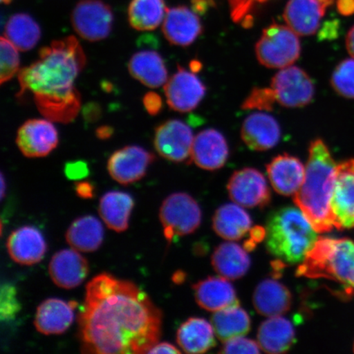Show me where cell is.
Here are the masks:
<instances>
[{"label":"cell","instance_id":"cell-1","mask_svg":"<svg viewBox=\"0 0 354 354\" xmlns=\"http://www.w3.org/2000/svg\"><path fill=\"white\" fill-rule=\"evenodd\" d=\"M162 315L131 281L102 273L86 286L78 317L82 353H148L160 339Z\"/></svg>","mask_w":354,"mask_h":354},{"label":"cell","instance_id":"cell-2","mask_svg":"<svg viewBox=\"0 0 354 354\" xmlns=\"http://www.w3.org/2000/svg\"><path fill=\"white\" fill-rule=\"evenodd\" d=\"M86 57L73 35L41 48L39 59L19 71L17 97L32 92L34 98H63L79 91L74 82L85 68Z\"/></svg>","mask_w":354,"mask_h":354},{"label":"cell","instance_id":"cell-3","mask_svg":"<svg viewBox=\"0 0 354 354\" xmlns=\"http://www.w3.org/2000/svg\"><path fill=\"white\" fill-rule=\"evenodd\" d=\"M336 165L324 141L313 140L309 147L304 180L294 196V202L318 233L335 228L331 198Z\"/></svg>","mask_w":354,"mask_h":354},{"label":"cell","instance_id":"cell-4","mask_svg":"<svg viewBox=\"0 0 354 354\" xmlns=\"http://www.w3.org/2000/svg\"><path fill=\"white\" fill-rule=\"evenodd\" d=\"M265 245L283 265L303 262L319 237L299 207L286 206L273 211L266 223Z\"/></svg>","mask_w":354,"mask_h":354},{"label":"cell","instance_id":"cell-5","mask_svg":"<svg viewBox=\"0 0 354 354\" xmlns=\"http://www.w3.org/2000/svg\"><path fill=\"white\" fill-rule=\"evenodd\" d=\"M296 276L326 279L342 286L344 295H354V243L348 239H318L299 266Z\"/></svg>","mask_w":354,"mask_h":354},{"label":"cell","instance_id":"cell-6","mask_svg":"<svg viewBox=\"0 0 354 354\" xmlns=\"http://www.w3.org/2000/svg\"><path fill=\"white\" fill-rule=\"evenodd\" d=\"M301 46L298 35L288 26L272 24L263 30L256 44L259 63L269 68H285L297 61Z\"/></svg>","mask_w":354,"mask_h":354},{"label":"cell","instance_id":"cell-7","mask_svg":"<svg viewBox=\"0 0 354 354\" xmlns=\"http://www.w3.org/2000/svg\"><path fill=\"white\" fill-rule=\"evenodd\" d=\"M159 218L167 240L171 242L176 237L196 232L201 224L202 212L189 194L174 193L163 201Z\"/></svg>","mask_w":354,"mask_h":354},{"label":"cell","instance_id":"cell-8","mask_svg":"<svg viewBox=\"0 0 354 354\" xmlns=\"http://www.w3.org/2000/svg\"><path fill=\"white\" fill-rule=\"evenodd\" d=\"M75 32L88 41H103L112 32L113 12L102 0H81L72 13Z\"/></svg>","mask_w":354,"mask_h":354},{"label":"cell","instance_id":"cell-9","mask_svg":"<svg viewBox=\"0 0 354 354\" xmlns=\"http://www.w3.org/2000/svg\"><path fill=\"white\" fill-rule=\"evenodd\" d=\"M272 90L278 104L287 108L304 107L311 103L314 85L311 78L298 66H287L275 75Z\"/></svg>","mask_w":354,"mask_h":354},{"label":"cell","instance_id":"cell-10","mask_svg":"<svg viewBox=\"0 0 354 354\" xmlns=\"http://www.w3.org/2000/svg\"><path fill=\"white\" fill-rule=\"evenodd\" d=\"M331 210L335 229L354 227V159L336 165Z\"/></svg>","mask_w":354,"mask_h":354},{"label":"cell","instance_id":"cell-11","mask_svg":"<svg viewBox=\"0 0 354 354\" xmlns=\"http://www.w3.org/2000/svg\"><path fill=\"white\" fill-rule=\"evenodd\" d=\"M193 132L187 124L176 119L168 120L155 129L153 144L160 156L174 162L192 158Z\"/></svg>","mask_w":354,"mask_h":354},{"label":"cell","instance_id":"cell-12","mask_svg":"<svg viewBox=\"0 0 354 354\" xmlns=\"http://www.w3.org/2000/svg\"><path fill=\"white\" fill-rule=\"evenodd\" d=\"M227 190L232 201L242 207H265L271 202L267 180L254 168H243L234 172L229 180Z\"/></svg>","mask_w":354,"mask_h":354},{"label":"cell","instance_id":"cell-13","mask_svg":"<svg viewBox=\"0 0 354 354\" xmlns=\"http://www.w3.org/2000/svg\"><path fill=\"white\" fill-rule=\"evenodd\" d=\"M155 160V155L137 145H128L115 151L109 159L108 171L112 178L124 185L143 178Z\"/></svg>","mask_w":354,"mask_h":354},{"label":"cell","instance_id":"cell-14","mask_svg":"<svg viewBox=\"0 0 354 354\" xmlns=\"http://www.w3.org/2000/svg\"><path fill=\"white\" fill-rule=\"evenodd\" d=\"M48 119H30L17 131L16 143L26 158L47 156L59 145V133Z\"/></svg>","mask_w":354,"mask_h":354},{"label":"cell","instance_id":"cell-15","mask_svg":"<svg viewBox=\"0 0 354 354\" xmlns=\"http://www.w3.org/2000/svg\"><path fill=\"white\" fill-rule=\"evenodd\" d=\"M167 104L176 112H192L206 94V88L192 73L178 66V71L165 85Z\"/></svg>","mask_w":354,"mask_h":354},{"label":"cell","instance_id":"cell-16","mask_svg":"<svg viewBox=\"0 0 354 354\" xmlns=\"http://www.w3.org/2000/svg\"><path fill=\"white\" fill-rule=\"evenodd\" d=\"M7 249L10 258L20 265L32 266L43 259L47 243L41 232L32 225H24L8 236Z\"/></svg>","mask_w":354,"mask_h":354},{"label":"cell","instance_id":"cell-17","mask_svg":"<svg viewBox=\"0 0 354 354\" xmlns=\"http://www.w3.org/2000/svg\"><path fill=\"white\" fill-rule=\"evenodd\" d=\"M48 272L55 284L70 290L81 285L88 273L86 259L76 250H63L53 256Z\"/></svg>","mask_w":354,"mask_h":354},{"label":"cell","instance_id":"cell-18","mask_svg":"<svg viewBox=\"0 0 354 354\" xmlns=\"http://www.w3.org/2000/svg\"><path fill=\"white\" fill-rule=\"evenodd\" d=\"M203 32L196 12L185 6L167 10L163 21L162 32L168 42L174 46H190Z\"/></svg>","mask_w":354,"mask_h":354},{"label":"cell","instance_id":"cell-19","mask_svg":"<svg viewBox=\"0 0 354 354\" xmlns=\"http://www.w3.org/2000/svg\"><path fill=\"white\" fill-rule=\"evenodd\" d=\"M229 156V148L225 137L218 131L207 129L194 137L192 160L207 171L220 169Z\"/></svg>","mask_w":354,"mask_h":354},{"label":"cell","instance_id":"cell-20","mask_svg":"<svg viewBox=\"0 0 354 354\" xmlns=\"http://www.w3.org/2000/svg\"><path fill=\"white\" fill-rule=\"evenodd\" d=\"M270 183L278 194L295 196L302 185L305 167L298 158L290 154L278 155L267 166Z\"/></svg>","mask_w":354,"mask_h":354},{"label":"cell","instance_id":"cell-21","mask_svg":"<svg viewBox=\"0 0 354 354\" xmlns=\"http://www.w3.org/2000/svg\"><path fill=\"white\" fill-rule=\"evenodd\" d=\"M227 280L223 277H209L194 285L199 306L215 313L240 304L234 288Z\"/></svg>","mask_w":354,"mask_h":354},{"label":"cell","instance_id":"cell-22","mask_svg":"<svg viewBox=\"0 0 354 354\" xmlns=\"http://www.w3.org/2000/svg\"><path fill=\"white\" fill-rule=\"evenodd\" d=\"M241 136L243 142L252 150L265 151L278 144L281 128L271 115L256 113L243 122Z\"/></svg>","mask_w":354,"mask_h":354},{"label":"cell","instance_id":"cell-23","mask_svg":"<svg viewBox=\"0 0 354 354\" xmlns=\"http://www.w3.org/2000/svg\"><path fill=\"white\" fill-rule=\"evenodd\" d=\"M76 302L59 299H48L39 304L34 324L39 333L61 335L68 330L74 319Z\"/></svg>","mask_w":354,"mask_h":354},{"label":"cell","instance_id":"cell-24","mask_svg":"<svg viewBox=\"0 0 354 354\" xmlns=\"http://www.w3.org/2000/svg\"><path fill=\"white\" fill-rule=\"evenodd\" d=\"M326 8L319 0H289L283 17L298 35H311L319 28Z\"/></svg>","mask_w":354,"mask_h":354},{"label":"cell","instance_id":"cell-25","mask_svg":"<svg viewBox=\"0 0 354 354\" xmlns=\"http://www.w3.org/2000/svg\"><path fill=\"white\" fill-rule=\"evenodd\" d=\"M292 300L289 289L272 279L260 282L253 296L256 311L268 317L281 316L290 311Z\"/></svg>","mask_w":354,"mask_h":354},{"label":"cell","instance_id":"cell-26","mask_svg":"<svg viewBox=\"0 0 354 354\" xmlns=\"http://www.w3.org/2000/svg\"><path fill=\"white\" fill-rule=\"evenodd\" d=\"M295 343L294 326L285 317H270L259 326L258 344L265 353H284L289 351Z\"/></svg>","mask_w":354,"mask_h":354},{"label":"cell","instance_id":"cell-27","mask_svg":"<svg viewBox=\"0 0 354 354\" xmlns=\"http://www.w3.org/2000/svg\"><path fill=\"white\" fill-rule=\"evenodd\" d=\"M212 323L203 318L190 317L179 327L176 340L185 353H203L216 346Z\"/></svg>","mask_w":354,"mask_h":354},{"label":"cell","instance_id":"cell-28","mask_svg":"<svg viewBox=\"0 0 354 354\" xmlns=\"http://www.w3.org/2000/svg\"><path fill=\"white\" fill-rule=\"evenodd\" d=\"M241 207L227 203L216 211L212 227L220 237L227 241H239L250 231L253 221Z\"/></svg>","mask_w":354,"mask_h":354},{"label":"cell","instance_id":"cell-29","mask_svg":"<svg viewBox=\"0 0 354 354\" xmlns=\"http://www.w3.org/2000/svg\"><path fill=\"white\" fill-rule=\"evenodd\" d=\"M251 261L245 248L236 243H221L212 255V265L216 273L228 280H237L245 275Z\"/></svg>","mask_w":354,"mask_h":354},{"label":"cell","instance_id":"cell-30","mask_svg":"<svg viewBox=\"0 0 354 354\" xmlns=\"http://www.w3.org/2000/svg\"><path fill=\"white\" fill-rule=\"evenodd\" d=\"M131 76L149 88L165 86L167 82V70L165 61L158 53L144 50L136 53L128 64Z\"/></svg>","mask_w":354,"mask_h":354},{"label":"cell","instance_id":"cell-31","mask_svg":"<svg viewBox=\"0 0 354 354\" xmlns=\"http://www.w3.org/2000/svg\"><path fill=\"white\" fill-rule=\"evenodd\" d=\"M104 236L103 225L93 216H84L75 220L66 233L68 245L83 253H91L99 250Z\"/></svg>","mask_w":354,"mask_h":354},{"label":"cell","instance_id":"cell-32","mask_svg":"<svg viewBox=\"0 0 354 354\" xmlns=\"http://www.w3.org/2000/svg\"><path fill=\"white\" fill-rule=\"evenodd\" d=\"M134 203V199L128 193L109 192L100 199V215L109 229L117 232H125Z\"/></svg>","mask_w":354,"mask_h":354},{"label":"cell","instance_id":"cell-33","mask_svg":"<svg viewBox=\"0 0 354 354\" xmlns=\"http://www.w3.org/2000/svg\"><path fill=\"white\" fill-rule=\"evenodd\" d=\"M211 323L216 337L223 342L245 336L251 328L249 314L240 307V304L215 312Z\"/></svg>","mask_w":354,"mask_h":354},{"label":"cell","instance_id":"cell-34","mask_svg":"<svg viewBox=\"0 0 354 354\" xmlns=\"http://www.w3.org/2000/svg\"><path fill=\"white\" fill-rule=\"evenodd\" d=\"M167 11L165 0H131L128 7V21L131 28L149 32L160 26Z\"/></svg>","mask_w":354,"mask_h":354},{"label":"cell","instance_id":"cell-35","mask_svg":"<svg viewBox=\"0 0 354 354\" xmlns=\"http://www.w3.org/2000/svg\"><path fill=\"white\" fill-rule=\"evenodd\" d=\"M41 37V30L32 17L26 13H17L8 19L4 37L20 51H29L37 46Z\"/></svg>","mask_w":354,"mask_h":354},{"label":"cell","instance_id":"cell-36","mask_svg":"<svg viewBox=\"0 0 354 354\" xmlns=\"http://www.w3.org/2000/svg\"><path fill=\"white\" fill-rule=\"evenodd\" d=\"M34 101L39 113L48 120L64 124L75 120L82 106L80 92L65 98H35Z\"/></svg>","mask_w":354,"mask_h":354},{"label":"cell","instance_id":"cell-37","mask_svg":"<svg viewBox=\"0 0 354 354\" xmlns=\"http://www.w3.org/2000/svg\"><path fill=\"white\" fill-rule=\"evenodd\" d=\"M331 86L337 94L354 99V59H345L336 66L332 74Z\"/></svg>","mask_w":354,"mask_h":354},{"label":"cell","instance_id":"cell-38","mask_svg":"<svg viewBox=\"0 0 354 354\" xmlns=\"http://www.w3.org/2000/svg\"><path fill=\"white\" fill-rule=\"evenodd\" d=\"M1 77L0 82L3 83L10 81L20 71V57L19 50L6 37H1Z\"/></svg>","mask_w":354,"mask_h":354},{"label":"cell","instance_id":"cell-39","mask_svg":"<svg viewBox=\"0 0 354 354\" xmlns=\"http://www.w3.org/2000/svg\"><path fill=\"white\" fill-rule=\"evenodd\" d=\"M277 102L272 88H254L243 102V109L272 111Z\"/></svg>","mask_w":354,"mask_h":354},{"label":"cell","instance_id":"cell-40","mask_svg":"<svg viewBox=\"0 0 354 354\" xmlns=\"http://www.w3.org/2000/svg\"><path fill=\"white\" fill-rule=\"evenodd\" d=\"M20 311V304L17 299L15 287L6 283L1 287V299H0V317L1 320L10 321L15 318Z\"/></svg>","mask_w":354,"mask_h":354},{"label":"cell","instance_id":"cell-41","mask_svg":"<svg viewBox=\"0 0 354 354\" xmlns=\"http://www.w3.org/2000/svg\"><path fill=\"white\" fill-rule=\"evenodd\" d=\"M268 0H229L231 7L232 19L236 22H241L245 26L252 25V12L255 7L268 2Z\"/></svg>","mask_w":354,"mask_h":354},{"label":"cell","instance_id":"cell-42","mask_svg":"<svg viewBox=\"0 0 354 354\" xmlns=\"http://www.w3.org/2000/svg\"><path fill=\"white\" fill-rule=\"evenodd\" d=\"M260 347L253 339L241 337L234 338L224 342L221 353H259Z\"/></svg>","mask_w":354,"mask_h":354},{"label":"cell","instance_id":"cell-43","mask_svg":"<svg viewBox=\"0 0 354 354\" xmlns=\"http://www.w3.org/2000/svg\"><path fill=\"white\" fill-rule=\"evenodd\" d=\"M65 175L69 180H82L90 174L86 162L72 161L66 162L64 167Z\"/></svg>","mask_w":354,"mask_h":354},{"label":"cell","instance_id":"cell-44","mask_svg":"<svg viewBox=\"0 0 354 354\" xmlns=\"http://www.w3.org/2000/svg\"><path fill=\"white\" fill-rule=\"evenodd\" d=\"M143 104L145 110L152 116H156L162 109V100L160 95L155 92L147 93L144 96Z\"/></svg>","mask_w":354,"mask_h":354},{"label":"cell","instance_id":"cell-45","mask_svg":"<svg viewBox=\"0 0 354 354\" xmlns=\"http://www.w3.org/2000/svg\"><path fill=\"white\" fill-rule=\"evenodd\" d=\"M83 118L87 123H93L99 120L102 115V109L100 104L88 103L82 110Z\"/></svg>","mask_w":354,"mask_h":354},{"label":"cell","instance_id":"cell-46","mask_svg":"<svg viewBox=\"0 0 354 354\" xmlns=\"http://www.w3.org/2000/svg\"><path fill=\"white\" fill-rule=\"evenodd\" d=\"M75 190L79 197L83 198H91L94 197L95 187L88 181H81L75 185Z\"/></svg>","mask_w":354,"mask_h":354},{"label":"cell","instance_id":"cell-47","mask_svg":"<svg viewBox=\"0 0 354 354\" xmlns=\"http://www.w3.org/2000/svg\"><path fill=\"white\" fill-rule=\"evenodd\" d=\"M174 344L167 342L158 343L150 349L148 353H180Z\"/></svg>","mask_w":354,"mask_h":354},{"label":"cell","instance_id":"cell-48","mask_svg":"<svg viewBox=\"0 0 354 354\" xmlns=\"http://www.w3.org/2000/svg\"><path fill=\"white\" fill-rule=\"evenodd\" d=\"M339 24L335 21L326 22L321 30L320 38L321 39H330L335 38L336 35L338 34Z\"/></svg>","mask_w":354,"mask_h":354},{"label":"cell","instance_id":"cell-49","mask_svg":"<svg viewBox=\"0 0 354 354\" xmlns=\"http://www.w3.org/2000/svg\"><path fill=\"white\" fill-rule=\"evenodd\" d=\"M337 10L340 15L351 16L354 13V0H337Z\"/></svg>","mask_w":354,"mask_h":354},{"label":"cell","instance_id":"cell-50","mask_svg":"<svg viewBox=\"0 0 354 354\" xmlns=\"http://www.w3.org/2000/svg\"><path fill=\"white\" fill-rule=\"evenodd\" d=\"M114 133L113 128L110 126H102L97 128L95 134L97 138L100 140H109L113 136Z\"/></svg>","mask_w":354,"mask_h":354},{"label":"cell","instance_id":"cell-51","mask_svg":"<svg viewBox=\"0 0 354 354\" xmlns=\"http://www.w3.org/2000/svg\"><path fill=\"white\" fill-rule=\"evenodd\" d=\"M193 11L196 13H203L209 8L207 0H192Z\"/></svg>","mask_w":354,"mask_h":354},{"label":"cell","instance_id":"cell-52","mask_svg":"<svg viewBox=\"0 0 354 354\" xmlns=\"http://www.w3.org/2000/svg\"><path fill=\"white\" fill-rule=\"evenodd\" d=\"M346 47L347 50L353 59H354V26L349 30L346 37Z\"/></svg>","mask_w":354,"mask_h":354},{"label":"cell","instance_id":"cell-53","mask_svg":"<svg viewBox=\"0 0 354 354\" xmlns=\"http://www.w3.org/2000/svg\"><path fill=\"white\" fill-rule=\"evenodd\" d=\"M4 194H6V180H4V176L1 174V198H4Z\"/></svg>","mask_w":354,"mask_h":354},{"label":"cell","instance_id":"cell-54","mask_svg":"<svg viewBox=\"0 0 354 354\" xmlns=\"http://www.w3.org/2000/svg\"><path fill=\"white\" fill-rule=\"evenodd\" d=\"M320 2H322L324 6L327 8L331 6V4H333L335 0H319Z\"/></svg>","mask_w":354,"mask_h":354},{"label":"cell","instance_id":"cell-55","mask_svg":"<svg viewBox=\"0 0 354 354\" xmlns=\"http://www.w3.org/2000/svg\"><path fill=\"white\" fill-rule=\"evenodd\" d=\"M12 0H1V2L4 4H10Z\"/></svg>","mask_w":354,"mask_h":354},{"label":"cell","instance_id":"cell-56","mask_svg":"<svg viewBox=\"0 0 354 354\" xmlns=\"http://www.w3.org/2000/svg\"><path fill=\"white\" fill-rule=\"evenodd\" d=\"M353 351H354V348H353Z\"/></svg>","mask_w":354,"mask_h":354}]
</instances>
